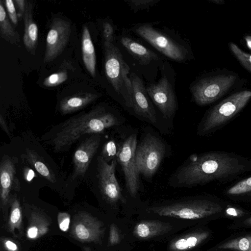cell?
Wrapping results in <instances>:
<instances>
[{"label":"cell","instance_id":"ac0fdd59","mask_svg":"<svg viewBox=\"0 0 251 251\" xmlns=\"http://www.w3.org/2000/svg\"><path fill=\"white\" fill-rule=\"evenodd\" d=\"M172 227L169 223L158 220L142 221L134 226L133 234L140 239H149L165 234Z\"/></svg>","mask_w":251,"mask_h":251},{"label":"cell","instance_id":"f35d334b","mask_svg":"<svg viewBox=\"0 0 251 251\" xmlns=\"http://www.w3.org/2000/svg\"><path fill=\"white\" fill-rule=\"evenodd\" d=\"M0 125L3 130L7 134V135L10 137V134L6 125V123L1 114L0 115Z\"/></svg>","mask_w":251,"mask_h":251},{"label":"cell","instance_id":"6da1fadb","mask_svg":"<svg viewBox=\"0 0 251 251\" xmlns=\"http://www.w3.org/2000/svg\"><path fill=\"white\" fill-rule=\"evenodd\" d=\"M251 169L247 160L235 154L219 151L190 155L168 180L170 187L192 188L213 180H224Z\"/></svg>","mask_w":251,"mask_h":251},{"label":"cell","instance_id":"7c38bea8","mask_svg":"<svg viewBox=\"0 0 251 251\" xmlns=\"http://www.w3.org/2000/svg\"><path fill=\"white\" fill-rule=\"evenodd\" d=\"M71 32L70 22L58 18L53 19L47 36L44 63L53 60L61 53L69 41Z\"/></svg>","mask_w":251,"mask_h":251},{"label":"cell","instance_id":"83f0119b","mask_svg":"<svg viewBox=\"0 0 251 251\" xmlns=\"http://www.w3.org/2000/svg\"><path fill=\"white\" fill-rule=\"evenodd\" d=\"M67 78V72L66 71H60L49 75L44 79L43 83L46 87H52L60 85Z\"/></svg>","mask_w":251,"mask_h":251},{"label":"cell","instance_id":"8d00e7d4","mask_svg":"<svg viewBox=\"0 0 251 251\" xmlns=\"http://www.w3.org/2000/svg\"><path fill=\"white\" fill-rule=\"evenodd\" d=\"M226 213L227 215L231 216L237 217L242 215L243 212V211L239 210L237 209L230 207L226 209Z\"/></svg>","mask_w":251,"mask_h":251},{"label":"cell","instance_id":"7a4b0ae2","mask_svg":"<svg viewBox=\"0 0 251 251\" xmlns=\"http://www.w3.org/2000/svg\"><path fill=\"white\" fill-rule=\"evenodd\" d=\"M119 119L102 106H97L87 113L76 115L54 126L42 139L55 152L67 151L85 135L101 134L119 125Z\"/></svg>","mask_w":251,"mask_h":251},{"label":"cell","instance_id":"836d02e7","mask_svg":"<svg viewBox=\"0 0 251 251\" xmlns=\"http://www.w3.org/2000/svg\"><path fill=\"white\" fill-rule=\"evenodd\" d=\"M109 241L111 245L118 244L121 241L120 232L114 224H112L110 227Z\"/></svg>","mask_w":251,"mask_h":251},{"label":"cell","instance_id":"4316f807","mask_svg":"<svg viewBox=\"0 0 251 251\" xmlns=\"http://www.w3.org/2000/svg\"><path fill=\"white\" fill-rule=\"evenodd\" d=\"M251 192V176L238 182L227 191V194L238 195Z\"/></svg>","mask_w":251,"mask_h":251},{"label":"cell","instance_id":"d6986e66","mask_svg":"<svg viewBox=\"0 0 251 251\" xmlns=\"http://www.w3.org/2000/svg\"><path fill=\"white\" fill-rule=\"evenodd\" d=\"M98 98V95L92 93H79L63 99L59 103V109L63 115L68 114L79 110Z\"/></svg>","mask_w":251,"mask_h":251},{"label":"cell","instance_id":"3957f363","mask_svg":"<svg viewBox=\"0 0 251 251\" xmlns=\"http://www.w3.org/2000/svg\"><path fill=\"white\" fill-rule=\"evenodd\" d=\"M104 68L106 76L115 91L123 98L126 106L131 108L133 89L130 69L118 48L113 43L104 42Z\"/></svg>","mask_w":251,"mask_h":251},{"label":"cell","instance_id":"f546056e","mask_svg":"<svg viewBox=\"0 0 251 251\" xmlns=\"http://www.w3.org/2000/svg\"><path fill=\"white\" fill-rule=\"evenodd\" d=\"M126 1L131 9L137 12L143 9H147L155 5L158 0H126Z\"/></svg>","mask_w":251,"mask_h":251},{"label":"cell","instance_id":"8992f818","mask_svg":"<svg viewBox=\"0 0 251 251\" xmlns=\"http://www.w3.org/2000/svg\"><path fill=\"white\" fill-rule=\"evenodd\" d=\"M166 146L163 141L151 133L147 134L137 143L135 160L139 174L151 178L159 169L165 156Z\"/></svg>","mask_w":251,"mask_h":251},{"label":"cell","instance_id":"4dcf8cb0","mask_svg":"<svg viewBox=\"0 0 251 251\" xmlns=\"http://www.w3.org/2000/svg\"><path fill=\"white\" fill-rule=\"evenodd\" d=\"M12 200L10 222L13 226H16L20 223L21 220V210L18 200L15 197Z\"/></svg>","mask_w":251,"mask_h":251},{"label":"cell","instance_id":"60d3db41","mask_svg":"<svg viewBox=\"0 0 251 251\" xmlns=\"http://www.w3.org/2000/svg\"><path fill=\"white\" fill-rule=\"evenodd\" d=\"M245 40L246 41L248 47L251 50V36L247 35L245 37Z\"/></svg>","mask_w":251,"mask_h":251},{"label":"cell","instance_id":"2e32d148","mask_svg":"<svg viewBox=\"0 0 251 251\" xmlns=\"http://www.w3.org/2000/svg\"><path fill=\"white\" fill-rule=\"evenodd\" d=\"M76 217L72 228V233L76 238L84 241L100 239L103 230L102 225L99 221L85 213H82Z\"/></svg>","mask_w":251,"mask_h":251},{"label":"cell","instance_id":"f1b7e54d","mask_svg":"<svg viewBox=\"0 0 251 251\" xmlns=\"http://www.w3.org/2000/svg\"><path fill=\"white\" fill-rule=\"evenodd\" d=\"M118 148L114 141L110 140L104 144L100 155L106 162L109 163L116 159Z\"/></svg>","mask_w":251,"mask_h":251},{"label":"cell","instance_id":"e575fe53","mask_svg":"<svg viewBox=\"0 0 251 251\" xmlns=\"http://www.w3.org/2000/svg\"><path fill=\"white\" fill-rule=\"evenodd\" d=\"M58 217L59 218V227L62 231H67L69 227L70 222L69 215L65 213H60Z\"/></svg>","mask_w":251,"mask_h":251},{"label":"cell","instance_id":"30bf717a","mask_svg":"<svg viewBox=\"0 0 251 251\" xmlns=\"http://www.w3.org/2000/svg\"><path fill=\"white\" fill-rule=\"evenodd\" d=\"M133 30L168 58L177 61L186 59L188 52L183 46L151 25H141L134 27Z\"/></svg>","mask_w":251,"mask_h":251},{"label":"cell","instance_id":"ba28073f","mask_svg":"<svg viewBox=\"0 0 251 251\" xmlns=\"http://www.w3.org/2000/svg\"><path fill=\"white\" fill-rule=\"evenodd\" d=\"M237 77L233 75H221L200 80L191 88L195 102L203 106L222 97L234 85Z\"/></svg>","mask_w":251,"mask_h":251},{"label":"cell","instance_id":"9c48e42d","mask_svg":"<svg viewBox=\"0 0 251 251\" xmlns=\"http://www.w3.org/2000/svg\"><path fill=\"white\" fill-rule=\"evenodd\" d=\"M137 143L135 133L128 135L119 146L116 156L117 163L120 165L124 175L126 188L133 197L136 196L140 187L135 160Z\"/></svg>","mask_w":251,"mask_h":251},{"label":"cell","instance_id":"9a60e30c","mask_svg":"<svg viewBox=\"0 0 251 251\" xmlns=\"http://www.w3.org/2000/svg\"><path fill=\"white\" fill-rule=\"evenodd\" d=\"M15 159L4 155L0 165V197L1 203L6 205L11 201L12 191L19 190L20 181L16 176Z\"/></svg>","mask_w":251,"mask_h":251},{"label":"cell","instance_id":"ab89813d","mask_svg":"<svg viewBox=\"0 0 251 251\" xmlns=\"http://www.w3.org/2000/svg\"><path fill=\"white\" fill-rule=\"evenodd\" d=\"M6 247L11 251H16L17 249V245L10 241H7L5 243Z\"/></svg>","mask_w":251,"mask_h":251},{"label":"cell","instance_id":"8fae6325","mask_svg":"<svg viewBox=\"0 0 251 251\" xmlns=\"http://www.w3.org/2000/svg\"><path fill=\"white\" fill-rule=\"evenodd\" d=\"M100 142V134L88 135L81 141L74 153L71 181L81 180L84 177Z\"/></svg>","mask_w":251,"mask_h":251},{"label":"cell","instance_id":"484cf974","mask_svg":"<svg viewBox=\"0 0 251 251\" xmlns=\"http://www.w3.org/2000/svg\"><path fill=\"white\" fill-rule=\"evenodd\" d=\"M229 47L240 64L251 73V54L245 52L233 42L229 43Z\"/></svg>","mask_w":251,"mask_h":251},{"label":"cell","instance_id":"d590c367","mask_svg":"<svg viewBox=\"0 0 251 251\" xmlns=\"http://www.w3.org/2000/svg\"><path fill=\"white\" fill-rule=\"evenodd\" d=\"M26 1L25 0H15L14 3L17 7V15L18 18L23 16L26 6Z\"/></svg>","mask_w":251,"mask_h":251},{"label":"cell","instance_id":"5b68a950","mask_svg":"<svg viewBox=\"0 0 251 251\" xmlns=\"http://www.w3.org/2000/svg\"><path fill=\"white\" fill-rule=\"evenodd\" d=\"M251 99V91H241L224 99L209 110L198 127V133L204 135L224 126L237 115Z\"/></svg>","mask_w":251,"mask_h":251},{"label":"cell","instance_id":"d4e9b609","mask_svg":"<svg viewBox=\"0 0 251 251\" xmlns=\"http://www.w3.org/2000/svg\"><path fill=\"white\" fill-rule=\"evenodd\" d=\"M218 248L251 251V234L226 242L219 246Z\"/></svg>","mask_w":251,"mask_h":251},{"label":"cell","instance_id":"74e56055","mask_svg":"<svg viewBox=\"0 0 251 251\" xmlns=\"http://www.w3.org/2000/svg\"><path fill=\"white\" fill-rule=\"evenodd\" d=\"M38 235V229L35 226L29 227L27 230V235L30 238H35Z\"/></svg>","mask_w":251,"mask_h":251},{"label":"cell","instance_id":"603a6c76","mask_svg":"<svg viewBox=\"0 0 251 251\" xmlns=\"http://www.w3.org/2000/svg\"><path fill=\"white\" fill-rule=\"evenodd\" d=\"M25 158L31 166L48 181L54 183L56 182V178L51 168L44 158L35 151L26 148Z\"/></svg>","mask_w":251,"mask_h":251},{"label":"cell","instance_id":"4fadbf2b","mask_svg":"<svg viewBox=\"0 0 251 251\" xmlns=\"http://www.w3.org/2000/svg\"><path fill=\"white\" fill-rule=\"evenodd\" d=\"M147 93L165 119H171L175 114L177 103L172 87L165 76L159 81L149 85L146 88Z\"/></svg>","mask_w":251,"mask_h":251},{"label":"cell","instance_id":"1f68e13d","mask_svg":"<svg viewBox=\"0 0 251 251\" xmlns=\"http://www.w3.org/2000/svg\"><path fill=\"white\" fill-rule=\"evenodd\" d=\"M4 5L6 8L7 12L9 18L15 25H17L18 24V15L16 10L15 3L14 0H5L3 1Z\"/></svg>","mask_w":251,"mask_h":251},{"label":"cell","instance_id":"44dd1931","mask_svg":"<svg viewBox=\"0 0 251 251\" xmlns=\"http://www.w3.org/2000/svg\"><path fill=\"white\" fill-rule=\"evenodd\" d=\"M209 235L207 231L191 232L173 240L169 246L171 251H187L201 244Z\"/></svg>","mask_w":251,"mask_h":251},{"label":"cell","instance_id":"7bdbcfd3","mask_svg":"<svg viewBox=\"0 0 251 251\" xmlns=\"http://www.w3.org/2000/svg\"><path fill=\"white\" fill-rule=\"evenodd\" d=\"M244 224L246 225L251 226V217L246 219L244 222Z\"/></svg>","mask_w":251,"mask_h":251},{"label":"cell","instance_id":"52a82bcc","mask_svg":"<svg viewBox=\"0 0 251 251\" xmlns=\"http://www.w3.org/2000/svg\"><path fill=\"white\" fill-rule=\"evenodd\" d=\"M94 188H98L102 197L108 202H125L122 190L115 176L116 159L106 162L100 155L96 158Z\"/></svg>","mask_w":251,"mask_h":251},{"label":"cell","instance_id":"7402d4cb","mask_svg":"<svg viewBox=\"0 0 251 251\" xmlns=\"http://www.w3.org/2000/svg\"><path fill=\"white\" fill-rule=\"evenodd\" d=\"M81 43L84 64L89 74L94 77L96 76V56L89 30L86 25L83 27Z\"/></svg>","mask_w":251,"mask_h":251},{"label":"cell","instance_id":"cb8c5ba5","mask_svg":"<svg viewBox=\"0 0 251 251\" xmlns=\"http://www.w3.org/2000/svg\"><path fill=\"white\" fill-rule=\"evenodd\" d=\"M0 33L3 39L13 45H17L20 41L19 35L12 26L1 0H0Z\"/></svg>","mask_w":251,"mask_h":251},{"label":"cell","instance_id":"ffe728a7","mask_svg":"<svg viewBox=\"0 0 251 251\" xmlns=\"http://www.w3.org/2000/svg\"><path fill=\"white\" fill-rule=\"evenodd\" d=\"M120 41L127 50L141 64L147 65L159 59L155 53L128 37H122Z\"/></svg>","mask_w":251,"mask_h":251},{"label":"cell","instance_id":"277c9868","mask_svg":"<svg viewBox=\"0 0 251 251\" xmlns=\"http://www.w3.org/2000/svg\"><path fill=\"white\" fill-rule=\"evenodd\" d=\"M223 210V207L216 202L207 199H193L152 206L147 211L160 216L195 220L217 214Z\"/></svg>","mask_w":251,"mask_h":251},{"label":"cell","instance_id":"b9f144b4","mask_svg":"<svg viewBox=\"0 0 251 251\" xmlns=\"http://www.w3.org/2000/svg\"><path fill=\"white\" fill-rule=\"evenodd\" d=\"M210 1L217 4H223L225 3L224 0H211Z\"/></svg>","mask_w":251,"mask_h":251},{"label":"cell","instance_id":"5bb4252c","mask_svg":"<svg viewBox=\"0 0 251 251\" xmlns=\"http://www.w3.org/2000/svg\"><path fill=\"white\" fill-rule=\"evenodd\" d=\"M133 89V101L131 108L138 116L155 125L157 123L154 107L148 96L147 90L142 80L134 74L130 75Z\"/></svg>","mask_w":251,"mask_h":251},{"label":"cell","instance_id":"e0dca14e","mask_svg":"<svg viewBox=\"0 0 251 251\" xmlns=\"http://www.w3.org/2000/svg\"><path fill=\"white\" fill-rule=\"evenodd\" d=\"M24 34L23 42L28 52L34 55L35 54L38 39V29L33 18V5L26 1V6L23 15Z\"/></svg>","mask_w":251,"mask_h":251},{"label":"cell","instance_id":"d6a6232c","mask_svg":"<svg viewBox=\"0 0 251 251\" xmlns=\"http://www.w3.org/2000/svg\"><path fill=\"white\" fill-rule=\"evenodd\" d=\"M103 35L104 42L113 43L114 29L112 25L108 22H105L103 25Z\"/></svg>","mask_w":251,"mask_h":251}]
</instances>
